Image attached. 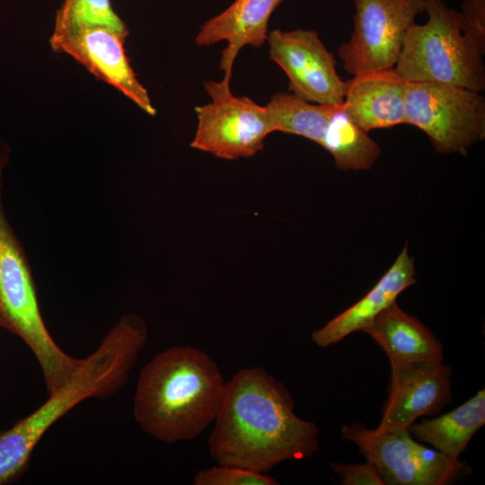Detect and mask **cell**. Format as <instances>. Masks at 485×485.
Segmentation results:
<instances>
[{"label":"cell","instance_id":"16","mask_svg":"<svg viewBox=\"0 0 485 485\" xmlns=\"http://www.w3.org/2000/svg\"><path fill=\"white\" fill-rule=\"evenodd\" d=\"M384 349L390 362H415L444 358L443 346L433 332L395 301L365 327Z\"/></svg>","mask_w":485,"mask_h":485},{"label":"cell","instance_id":"1","mask_svg":"<svg viewBox=\"0 0 485 485\" xmlns=\"http://www.w3.org/2000/svg\"><path fill=\"white\" fill-rule=\"evenodd\" d=\"M288 389L260 366L239 370L225 395L207 446L218 464L266 473L278 463L313 456L315 423L295 413Z\"/></svg>","mask_w":485,"mask_h":485},{"label":"cell","instance_id":"2","mask_svg":"<svg viewBox=\"0 0 485 485\" xmlns=\"http://www.w3.org/2000/svg\"><path fill=\"white\" fill-rule=\"evenodd\" d=\"M148 339V328L137 314L121 315L99 347L83 361L72 377L48 393L30 415L0 432V485L19 481L45 433L83 401L105 398L121 389Z\"/></svg>","mask_w":485,"mask_h":485},{"label":"cell","instance_id":"5","mask_svg":"<svg viewBox=\"0 0 485 485\" xmlns=\"http://www.w3.org/2000/svg\"><path fill=\"white\" fill-rule=\"evenodd\" d=\"M428 22L406 31L395 71L411 83L485 90V48L465 34L456 10L443 0H426Z\"/></svg>","mask_w":485,"mask_h":485},{"label":"cell","instance_id":"20","mask_svg":"<svg viewBox=\"0 0 485 485\" xmlns=\"http://www.w3.org/2000/svg\"><path fill=\"white\" fill-rule=\"evenodd\" d=\"M102 27L128 36V30L110 0H64L54 29Z\"/></svg>","mask_w":485,"mask_h":485},{"label":"cell","instance_id":"18","mask_svg":"<svg viewBox=\"0 0 485 485\" xmlns=\"http://www.w3.org/2000/svg\"><path fill=\"white\" fill-rule=\"evenodd\" d=\"M340 105L312 102L292 93L273 94L265 105L270 133L279 131L321 144L328 123Z\"/></svg>","mask_w":485,"mask_h":485},{"label":"cell","instance_id":"22","mask_svg":"<svg viewBox=\"0 0 485 485\" xmlns=\"http://www.w3.org/2000/svg\"><path fill=\"white\" fill-rule=\"evenodd\" d=\"M456 12L462 31L485 48V0H463Z\"/></svg>","mask_w":485,"mask_h":485},{"label":"cell","instance_id":"14","mask_svg":"<svg viewBox=\"0 0 485 485\" xmlns=\"http://www.w3.org/2000/svg\"><path fill=\"white\" fill-rule=\"evenodd\" d=\"M282 1L235 0L227 9L203 23L194 40L197 46L209 47L221 40L227 42L219 65L224 72L222 81L230 83L234 61L243 47L260 48L267 41L269 20Z\"/></svg>","mask_w":485,"mask_h":485},{"label":"cell","instance_id":"7","mask_svg":"<svg viewBox=\"0 0 485 485\" xmlns=\"http://www.w3.org/2000/svg\"><path fill=\"white\" fill-rule=\"evenodd\" d=\"M341 435L376 468L384 485H445L465 469L460 459L418 443L408 428L370 429L354 422L343 426Z\"/></svg>","mask_w":485,"mask_h":485},{"label":"cell","instance_id":"6","mask_svg":"<svg viewBox=\"0 0 485 485\" xmlns=\"http://www.w3.org/2000/svg\"><path fill=\"white\" fill-rule=\"evenodd\" d=\"M405 124L424 131L436 152L466 155L485 138V98L454 85L409 82Z\"/></svg>","mask_w":485,"mask_h":485},{"label":"cell","instance_id":"12","mask_svg":"<svg viewBox=\"0 0 485 485\" xmlns=\"http://www.w3.org/2000/svg\"><path fill=\"white\" fill-rule=\"evenodd\" d=\"M389 394L377 428H408L422 416L436 414L452 399V368L444 358L391 362Z\"/></svg>","mask_w":485,"mask_h":485},{"label":"cell","instance_id":"15","mask_svg":"<svg viewBox=\"0 0 485 485\" xmlns=\"http://www.w3.org/2000/svg\"><path fill=\"white\" fill-rule=\"evenodd\" d=\"M414 258L408 242L391 268L358 302L312 332V340L321 348L335 345L350 333L362 331L398 295L416 283Z\"/></svg>","mask_w":485,"mask_h":485},{"label":"cell","instance_id":"3","mask_svg":"<svg viewBox=\"0 0 485 485\" xmlns=\"http://www.w3.org/2000/svg\"><path fill=\"white\" fill-rule=\"evenodd\" d=\"M225 383L216 361L191 346H173L141 369L133 400L134 418L154 439L193 440L214 422Z\"/></svg>","mask_w":485,"mask_h":485},{"label":"cell","instance_id":"19","mask_svg":"<svg viewBox=\"0 0 485 485\" xmlns=\"http://www.w3.org/2000/svg\"><path fill=\"white\" fill-rule=\"evenodd\" d=\"M320 146L341 171L369 170L382 154L379 145L352 121L342 104L331 116Z\"/></svg>","mask_w":485,"mask_h":485},{"label":"cell","instance_id":"13","mask_svg":"<svg viewBox=\"0 0 485 485\" xmlns=\"http://www.w3.org/2000/svg\"><path fill=\"white\" fill-rule=\"evenodd\" d=\"M408 83L393 67L353 75L344 82L343 110L367 133L405 124Z\"/></svg>","mask_w":485,"mask_h":485},{"label":"cell","instance_id":"9","mask_svg":"<svg viewBox=\"0 0 485 485\" xmlns=\"http://www.w3.org/2000/svg\"><path fill=\"white\" fill-rule=\"evenodd\" d=\"M353 1V32L338 49L343 69L356 75L394 67L406 31L426 12V0Z\"/></svg>","mask_w":485,"mask_h":485},{"label":"cell","instance_id":"21","mask_svg":"<svg viewBox=\"0 0 485 485\" xmlns=\"http://www.w3.org/2000/svg\"><path fill=\"white\" fill-rule=\"evenodd\" d=\"M194 485H278L279 482L263 472L237 466L223 465L198 472Z\"/></svg>","mask_w":485,"mask_h":485},{"label":"cell","instance_id":"8","mask_svg":"<svg viewBox=\"0 0 485 485\" xmlns=\"http://www.w3.org/2000/svg\"><path fill=\"white\" fill-rule=\"evenodd\" d=\"M211 101L197 106V130L190 146L216 157L236 160L263 149L270 134L265 106L234 96L230 83L205 82Z\"/></svg>","mask_w":485,"mask_h":485},{"label":"cell","instance_id":"11","mask_svg":"<svg viewBox=\"0 0 485 485\" xmlns=\"http://www.w3.org/2000/svg\"><path fill=\"white\" fill-rule=\"evenodd\" d=\"M126 36L102 27L54 29L57 52L71 56L97 78L121 92L149 115H155L146 89L137 78L124 48Z\"/></svg>","mask_w":485,"mask_h":485},{"label":"cell","instance_id":"23","mask_svg":"<svg viewBox=\"0 0 485 485\" xmlns=\"http://www.w3.org/2000/svg\"><path fill=\"white\" fill-rule=\"evenodd\" d=\"M342 485H384L376 468L368 461L365 463H330Z\"/></svg>","mask_w":485,"mask_h":485},{"label":"cell","instance_id":"17","mask_svg":"<svg viewBox=\"0 0 485 485\" xmlns=\"http://www.w3.org/2000/svg\"><path fill=\"white\" fill-rule=\"evenodd\" d=\"M485 424V390L453 410L423 419L408 427L415 439L429 444L452 460H459L472 437Z\"/></svg>","mask_w":485,"mask_h":485},{"label":"cell","instance_id":"10","mask_svg":"<svg viewBox=\"0 0 485 485\" xmlns=\"http://www.w3.org/2000/svg\"><path fill=\"white\" fill-rule=\"evenodd\" d=\"M269 57L288 78V91L314 103L341 105L344 81L333 55L314 31L274 30L268 34Z\"/></svg>","mask_w":485,"mask_h":485},{"label":"cell","instance_id":"4","mask_svg":"<svg viewBox=\"0 0 485 485\" xmlns=\"http://www.w3.org/2000/svg\"><path fill=\"white\" fill-rule=\"evenodd\" d=\"M10 152L0 136V327L21 338L30 348L50 393L71 378L83 359L67 355L49 334L25 251L7 219L3 178Z\"/></svg>","mask_w":485,"mask_h":485}]
</instances>
